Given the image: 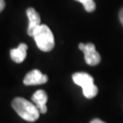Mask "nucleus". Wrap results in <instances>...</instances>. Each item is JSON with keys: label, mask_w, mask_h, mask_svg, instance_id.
I'll use <instances>...</instances> for the list:
<instances>
[{"label": "nucleus", "mask_w": 123, "mask_h": 123, "mask_svg": "<svg viewBox=\"0 0 123 123\" xmlns=\"http://www.w3.org/2000/svg\"><path fill=\"white\" fill-rule=\"evenodd\" d=\"M12 107L22 118L33 122L38 119L40 112L34 103L23 98H16L11 103Z\"/></svg>", "instance_id": "f257e3e1"}, {"label": "nucleus", "mask_w": 123, "mask_h": 123, "mask_svg": "<svg viewBox=\"0 0 123 123\" xmlns=\"http://www.w3.org/2000/svg\"><path fill=\"white\" fill-rule=\"evenodd\" d=\"M33 38L37 46L44 52H49L55 46V38L52 31L46 25H40L36 29Z\"/></svg>", "instance_id": "f03ea898"}, {"label": "nucleus", "mask_w": 123, "mask_h": 123, "mask_svg": "<svg viewBox=\"0 0 123 123\" xmlns=\"http://www.w3.org/2000/svg\"><path fill=\"white\" fill-rule=\"evenodd\" d=\"M73 81L76 85L82 88L83 94L86 98H93L98 94V90L93 83V78L87 73H75L73 74Z\"/></svg>", "instance_id": "7ed1b4c3"}, {"label": "nucleus", "mask_w": 123, "mask_h": 123, "mask_svg": "<svg viewBox=\"0 0 123 123\" xmlns=\"http://www.w3.org/2000/svg\"><path fill=\"white\" fill-rule=\"evenodd\" d=\"M78 48L84 53L85 61L88 65L96 66L101 62V56L97 52L95 46L93 43H80Z\"/></svg>", "instance_id": "20e7f679"}, {"label": "nucleus", "mask_w": 123, "mask_h": 123, "mask_svg": "<svg viewBox=\"0 0 123 123\" xmlns=\"http://www.w3.org/2000/svg\"><path fill=\"white\" fill-rule=\"evenodd\" d=\"M48 77L46 74H42L38 70H33L30 71L25 76L23 79V83L26 86H36L42 85L47 82Z\"/></svg>", "instance_id": "39448f33"}, {"label": "nucleus", "mask_w": 123, "mask_h": 123, "mask_svg": "<svg viewBox=\"0 0 123 123\" xmlns=\"http://www.w3.org/2000/svg\"><path fill=\"white\" fill-rule=\"evenodd\" d=\"M26 14H27L28 19H29V26L27 29V34L28 35L33 36L34 31L37 28L40 26V15L32 7H30L26 10Z\"/></svg>", "instance_id": "423d86ee"}, {"label": "nucleus", "mask_w": 123, "mask_h": 123, "mask_svg": "<svg viewBox=\"0 0 123 123\" xmlns=\"http://www.w3.org/2000/svg\"><path fill=\"white\" fill-rule=\"evenodd\" d=\"M32 101L38 108L40 114H46L47 111V107H46L47 94L44 90H37L32 96Z\"/></svg>", "instance_id": "0eeeda50"}, {"label": "nucleus", "mask_w": 123, "mask_h": 123, "mask_svg": "<svg viewBox=\"0 0 123 123\" xmlns=\"http://www.w3.org/2000/svg\"><path fill=\"white\" fill-rule=\"evenodd\" d=\"M27 46L25 43H21L16 49H12L11 50V59L16 63H21L25 60L26 57Z\"/></svg>", "instance_id": "6e6552de"}, {"label": "nucleus", "mask_w": 123, "mask_h": 123, "mask_svg": "<svg viewBox=\"0 0 123 123\" xmlns=\"http://www.w3.org/2000/svg\"><path fill=\"white\" fill-rule=\"evenodd\" d=\"M75 1L80 2L81 3H82L85 10L87 12H92L96 8V5L93 0H75Z\"/></svg>", "instance_id": "1a4fd4ad"}, {"label": "nucleus", "mask_w": 123, "mask_h": 123, "mask_svg": "<svg viewBox=\"0 0 123 123\" xmlns=\"http://www.w3.org/2000/svg\"><path fill=\"white\" fill-rule=\"evenodd\" d=\"M5 8V2L4 0H0V13L3 11V9Z\"/></svg>", "instance_id": "9d476101"}, {"label": "nucleus", "mask_w": 123, "mask_h": 123, "mask_svg": "<svg viewBox=\"0 0 123 123\" xmlns=\"http://www.w3.org/2000/svg\"><path fill=\"white\" fill-rule=\"evenodd\" d=\"M119 18H120V21H121L122 24L123 25V8L120 11V13H119Z\"/></svg>", "instance_id": "9b49d317"}, {"label": "nucleus", "mask_w": 123, "mask_h": 123, "mask_svg": "<svg viewBox=\"0 0 123 123\" xmlns=\"http://www.w3.org/2000/svg\"><path fill=\"white\" fill-rule=\"evenodd\" d=\"M90 123H105V122L101 121L100 119H93Z\"/></svg>", "instance_id": "f8f14e48"}]
</instances>
